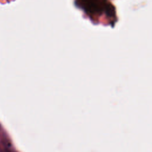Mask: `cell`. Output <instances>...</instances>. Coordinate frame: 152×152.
Wrapping results in <instances>:
<instances>
[]
</instances>
